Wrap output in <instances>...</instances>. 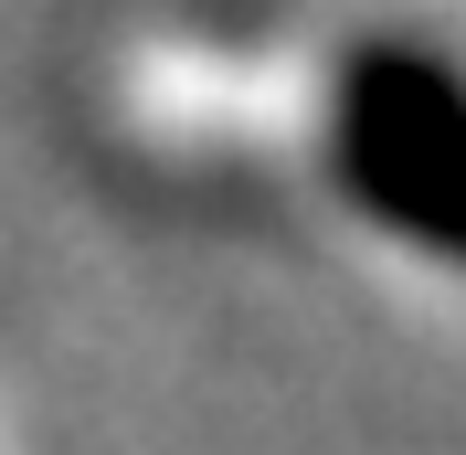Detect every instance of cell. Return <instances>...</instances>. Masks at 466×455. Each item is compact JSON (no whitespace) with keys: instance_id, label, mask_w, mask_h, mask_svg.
Listing matches in <instances>:
<instances>
[{"instance_id":"obj_1","label":"cell","mask_w":466,"mask_h":455,"mask_svg":"<svg viewBox=\"0 0 466 455\" xmlns=\"http://www.w3.org/2000/svg\"><path fill=\"white\" fill-rule=\"evenodd\" d=\"M329 170L392 244L466 276V64L360 43L329 96Z\"/></svg>"}]
</instances>
